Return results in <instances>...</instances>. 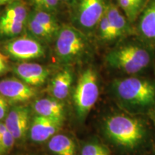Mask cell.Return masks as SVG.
I'll return each instance as SVG.
<instances>
[{
	"instance_id": "6da1fadb",
	"label": "cell",
	"mask_w": 155,
	"mask_h": 155,
	"mask_svg": "<svg viewBox=\"0 0 155 155\" xmlns=\"http://www.w3.org/2000/svg\"><path fill=\"white\" fill-rule=\"evenodd\" d=\"M111 91L120 106L131 114L145 113L155 106V82L150 79H116L112 83Z\"/></svg>"
},
{
	"instance_id": "7a4b0ae2",
	"label": "cell",
	"mask_w": 155,
	"mask_h": 155,
	"mask_svg": "<svg viewBox=\"0 0 155 155\" xmlns=\"http://www.w3.org/2000/svg\"><path fill=\"white\" fill-rule=\"evenodd\" d=\"M103 130L111 142L129 152L141 148L148 136L147 127L142 120L125 114L108 116L104 121Z\"/></svg>"
},
{
	"instance_id": "3957f363",
	"label": "cell",
	"mask_w": 155,
	"mask_h": 155,
	"mask_svg": "<svg viewBox=\"0 0 155 155\" xmlns=\"http://www.w3.org/2000/svg\"><path fill=\"white\" fill-rule=\"evenodd\" d=\"M151 60L150 50L142 45L131 42L117 46L106 56L110 67L129 75L142 71L150 65Z\"/></svg>"
},
{
	"instance_id": "277c9868",
	"label": "cell",
	"mask_w": 155,
	"mask_h": 155,
	"mask_svg": "<svg viewBox=\"0 0 155 155\" xmlns=\"http://www.w3.org/2000/svg\"><path fill=\"white\" fill-rule=\"evenodd\" d=\"M88 49V40L82 31L73 25L61 27L56 35L55 50L58 59L63 63L78 61Z\"/></svg>"
},
{
	"instance_id": "5b68a950",
	"label": "cell",
	"mask_w": 155,
	"mask_h": 155,
	"mask_svg": "<svg viewBox=\"0 0 155 155\" xmlns=\"http://www.w3.org/2000/svg\"><path fill=\"white\" fill-rule=\"evenodd\" d=\"M99 96L98 75L88 68L81 73L75 86L73 100L79 119L83 120L92 109Z\"/></svg>"
},
{
	"instance_id": "8992f818",
	"label": "cell",
	"mask_w": 155,
	"mask_h": 155,
	"mask_svg": "<svg viewBox=\"0 0 155 155\" xmlns=\"http://www.w3.org/2000/svg\"><path fill=\"white\" fill-rule=\"evenodd\" d=\"M73 6V26L87 35L98 27L108 3L106 0H75Z\"/></svg>"
},
{
	"instance_id": "52a82bcc",
	"label": "cell",
	"mask_w": 155,
	"mask_h": 155,
	"mask_svg": "<svg viewBox=\"0 0 155 155\" xmlns=\"http://www.w3.org/2000/svg\"><path fill=\"white\" fill-rule=\"evenodd\" d=\"M5 55L19 61L37 59L45 55L43 45L35 38L23 36L13 38L3 45Z\"/></svg>"
},
{
	"instance_id": "ba28073f",
	"label": "cell",
	"mask_w": 155,
	"mask_h": 155,
	"mask_svg": "<svg viewBox=\"0 0 155 155\" xmlns=\"http://www.w3.org/2000/svg\"><path fill=\"white\" fill-rule=\"evenodd\" d=\"M38 91L33 86L27 84L16 78L0 81V94L9 104H19L28 101L36 96Z\"/></svg>"
},
{
	"instance_id": "9c48e42d",
	"label": "cell",
	"mask_w": 155,
	"mask_h": 155,
	"mask_svg": "<svg viewBox=\"0 0 155 155\" xmlns=\"http://www.w3.org/2000/svg\"><path fill=\"white\" fill-rule=\"evenodd\" d=\"M7 130L16 141L25 138L30 127V110L25 106H13L9 108L5 119Z\"/></svg>"
},
{
	"instance_id": "30bf717a",
	"label": "cell",
	"mask_w": 155,
	"mask_h": 155,
	"mask_svg": "<svg viewBox=\"0 0 155 155\" xmlns=\"http://www.w3.org/2000/svg\"><path fill=\"white\" fill-rule=\"evenodd\" d=\"M63 121L36 115L30 127V137L34 142L48 141L57 134L63 126Z\"/></svg>"
},
{
	"instance_id": "8fae6325",
	"label": "cell",
	"mask_w": 155,
	"mask_h": 155,
	"mask_svg": "<svg viewBox=\"0 0 155 155\" xmlns=\"http://www.w3.org/2000/svg\"><path fill=\"white\" fill-rule=\"evenodd\" d=\"M13 72L27 84L35 87L41 86L46 82L50 70L40 64L24 62L14 66Z\"/></svg>"
},
{
	"instance_id": "7c38bea8",
	"label": "cell",
	"mask_w": 155,
	"mask_h": 155,
	"mask_svg": "<svg viewBox=\"0 0 155 155\" xmlns=\"http://www.w3.org/2000/svg\"><path fill=\"white\" fill-rule=\"evenodd\" d=\"M33 110L37 115L45 116L64 121L65 109L61 101L55 98H42L36 100L33 104Z\"/></svg>"
},
{
	"instance_id": "4fadbf2b",
	"label": "cell",
	"mask_w": 155,
	"mask_h": 155,
	"mask_svg": "<svg viewBox=\"0 0 155 155\" xmlns=\"http://www.w3.org/2000/svg\"><path fill=\"white\" fill-rule=\"evenodd\" d=\"M73 75L68 69L61 71L52 79L50 91L53 98L63 101L67 98L71 91Z\"/></svg>"
},
{
	"instance_id": "5bb4252c",
	"label": "cell",
	"mask_w": 155,
	"mask_h": 155,
	"mask_svg": "<svg viewBox=\"0 0 155 155\" xmlns=\"http://www.w3.org/2000/svg\"><path fill=\"white\" fill-rule=\"evenodd\" d=\"M48 148L54 155H76V144L69 136L55 134L48 140Z\"/></svg>"
},
{
	"instance_id": "9a60e30c",
	"label": "cell",
	"mask_w": 155,
	"mask_h": 155,
	"mask_svg": "<svg viewBox=\"0 0 155 155\" xmlns=\"http://www.w3.org/2000/svg\"><path fill=\"white\" fill-rule=\"evenodd\" d=\"M106 15L110 25L114 29L118 38L124 36L130 32L129 22L127 17L120 11L119 7L112 3L108 4Z\"/></svg>"
},
{
	"instance_id": "2e32d148",
	"label": "cell",
	"mask_w": 155,
	"mask_h": 155,
	"mask_svg": "<svg viewBox=\"0 0 155 155\" xmlns=\"http://www.w3.org/2000/svg\"><path fill=\"white\" fill-rule=\"evenodd\" d=\"M141 35L150 40H155V1L147 7L139 21Z\"/></svg>"
},
{
	"instance_id": "e0dca14e",
	"label": "cell",
	"mask_w": 155,
	"mask_h": 155,
	"mask_svg": "<svg viewBox=\"0 0 155 155\" xmlns=\"http://www.w3.org/2000/svg\"><path fill=\"white\" fill-rule=\"evenodd\" d=\"M28 16V8L25 4L22 1L15 0L9 4L0 19L27 23Z\"/></svg>"
},
{
	"instance_id": "ac0fdd59",
	"label": "cell",
	"mask_w": 155,
	"mask_h": 155,
	"mask_svg": "<svg viewBox=\"0 0 155 155\" xmlns=\"http://www.w3.org/2000/svg\"><path fill=\"white\" fill-rule=\"evenodd\" d=\"M30 15L39 23L43 25L46 29H48L53 35H56L61 28L56 21L55 17H54L53 13L35 9L32 13H30Z\"/></svg>"
},
{
	"instance_id": "d6986e66",
	"label": "cell",
	"mask_w": 155,
	"mask_h": 155,
	"mask_svg": "<svg viewBox=\"0 0 155 155\" xmlns=\"http://www.w3.org/2000/svg\"><path fill=\"white\" fill-rule=\"evenodd\" d=\"M146 0H117L118 5L129 22H134L142 9Z\"/></svg>"
},
{
	"instance_id": "ffe728a7",
	"label": "cell",
	"mask_w": 155,
	"mask_h": 155,
	"mask_svg": "<svg viewBox=\"0 0 155 155\" xmlns=\"http://www.w3.org/2000/svg\"><path fill=\"white\" fill-rule=\"evenodd\" d=\"M25 26L26 23L0 19V35L2 36L14 38L22 33Z\"/></svg>"
},
{
	"instance_id": "44dd1931",
	"label": "cell",
	"mask_w": 155,
	"mask_h": 155,
	"mask_svg": "<svg viewBox=\"0 0 155 155\" xmlns=\"http://www.w3.org/2000/svg\"><path fill=\"white\" fill-rule=\"evenodd\" d=\"M26 26L28 27L30 33L37 39L42 40H50L54 36L48 29H46L43 25L32 18L30 15L27 20Z\"/></svg>"
},
{
	"instance_id": "7402d4cb",
	"label": "cell",
	"mask_w": 155,
	"mask_h": 155,
	"mask_svg": "<svg viewBox=\"0 0 155 155\" xmlns=\"http://www.w3.org/2000/svg\"><path fill=\"white\" fill-rule=\"evenodd\" d=\"M81 155H111L109 149L98 141H90L83 145Z\"/></svg>"
},
{
	"instance_id": "603a6c76",
	"label": "cell",
	"mask_w": 155,
	"mask_h": 155,
	"mask_svg": "<svg viewBox=\"0 0 155 155\" xmlns=\"http://www.w3.org/2000/svg\"><path fill=\"white\" fill-rule=\"evenodd\" d=\"M98 35L103 40L111 41V40H114L117 38V36H116L114 29L112 28L111 25H110L106 13L99 22V24L98 25Z\"/></svg>"
},
{
	"instance_id": "cb8c5ba5",
	"label": "cell",
	"mask_w": 155,
	"mask_h": 155,
	"mask_svg": "<svg viewBox=\"0 0 155 155\" xmlns=\"http://www.w3.org/2000/svg\"><path fill=\"white\" fill-rule=\"evenodd\" d=\"M35 9L54 13L58 9L60 0H29Z\"/></svg>"
},
{
	"instance_id": "d4e9b609",
	"label": "cell",
	"mask_w": 155,
	"mask_h": 155,
	"mask_svg": "<svg viewBox=\"0 0 155 155\" xmlns=\"http://www.w3.org/2000/svg\"><path fill=\"white\" fill-rule=\"evenodd\" d=\"M15 139L12 134L7 130L2 136L1 147H0V155H7L12 150L15 145Z\"/></svg>"
},
{
	"instance_id": "484cf974",
	"label": "cell",
	"mask_w": 155,
	"mask_h": 155,
	"mask_svg": "<svg viewBox=\"0 0 155 155\" xmlns=\"http://www.w3.org/2000/svg\"><path fill=\"white\" fill-rule=\"evenodd\" d=\"M9 102L5 98L0 102V121L5 119L9 110Z\"/></svg>"
},
{
	"instance_id": "4316f807",
	"label": "cell",
	"mask_w": 155,
	"mask_h": 155,
	"mask_svg": "<svg viewBox=\"0 0 155 155\" xmlns=\"http://www.w3.org/2000/svg\"><path fill=\"white\" fill-rule=\"evenodd\" d=\"M8 70L7 60L0 59V75L5 74Z\"/></svg>"
},
{
	"instance_id": "83f0119b",
	"label": "cell",
	"mask_w": 155,
	"mask_h": 155,
	"mask_svg": "<svg viewBox=\"0 0 155 155\" xmlns=\"http://www.w3.org/2000/svg\"><path fill=\"white\" fill-rule=\"evenodd\" d=\"M7 131V128L6 127L5 121H0V135L2 136Z\"/></svg>"
},
{
	"instance_id": "f1b7e54d",
	"label": "cell",
	"mask_w": 155,
	"mask_h": 155,
	"mask_svg": "<svg viewBox=\"0 0 155 155\" xmlns=\"http://www.w3.org/2000/svg\"><path fill=\"white\" fill-rule=\"evenodd\" d=\"M14 1H15V0H0V7L2 5H7V4L12 2Z\"/></svg>"
},
{
	"instance_id": "f546056e",
	"label": "cell",
	"mask_w": 155,
	"mask_h": 155,
	"mask_svg": "<svg viewBox=\"0 0 155 155\" xmlns=\"http://www.w3.org/2000/svg\"><path fill=\"white\" fill-rule=\"evenodd\" d=\"M61 2H63L65 4H69V5H72L75 2V0H60Z\"/></svg>"
},
{
	"instance_id": "4dcf8cb0",
	"label": "cell",
	"mask_w": 155,
	"mask_h": 155,
	"mask_svg": "<svg viewBox=\"0 0 155 155\" xmlns=\"http://www.w3.org/2000/svg\"><path fill=\"white\" fill-rule=\"evenodd\" d=\"M0 59H4V60H7L8 61V57L7 55H5V54L1 53L0 52Z\"/></svg>"
},
{
	"instance_id": "1f68e13d",
	"label": "cell",
	"mask_w": 155,
	"mask_h": 155,
	"mask_svg": "<svg viewBox=\"0 0 155 155\" xmlns=\"http://www.w3.org/2000/svg\"><path fill=\"white\" fill-rule=\"evenodd\" d=\"M4 98H5V97H4V96H2V95L0 94V102H1L2 101V100L4 99Z\"/></svg>"
},
{
	"instance_id": "d6a6232c",
	"label": "cell",
	"mask_w": 155,
	"mask_h": 155,
	"mask_svg": "<svg viewBox=\"0 0 155 155\" xmlns=\"http://www.w3.org/2000/svg\"><path fill=\"white\" fill-rule=\"evenodd\" d=\"M1 140H2V136L0 135V147H1Z\"/></svg>"
}]
</instances>
